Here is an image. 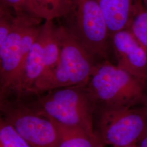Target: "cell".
<instances>
[{
  "label": "cell",
  "mask_w": 147,
  "mask_h": 147,
  "mask_svg": "<svg viewBox=\"0 0 147 147\" xmlns=\"http://www.w3.org/2000/svg\"><path fill=\"white\" fill-rule=\"evenodd\" d=\"M87 84L53 89L32 95L34 99L30 101L23 99L39 115L65 125L81 127L90 136L98 138L94 130L96 106Z\"/></svg>",
  "instance_id": "1"
},
{
  "label": "cell",
  "mask_w": 147,
  "mask_h": 147,
  "mask_svg": "<svg viewBox=\"0 0 147 147\" xmlns=\"http://www.w3.org/2000/svg\"><path fill=\"white\" fill-rule=\"evenodd\" d=\"M87 87L96 109L147 105V81L107 59L95 64Z\"/></svg>",
  "instance_id": "2"
},
{
  "label": "cell",
  "mask_w": 147,
  "mask_h": 147,
  "mask_svg": "<svg viewBox=\"0 0 147 147\" xmlns=\"http://www.w3.org/2000/svg\"><path fill=\"white\" fill-rule=\"evenodd\" d=\"M57 31L61 47L58 64L51 72L37 80L28 96L87 84L93 71L95 58L63 25L57 26Z\"/></svg>",
  "instance_id": "3"
},
{
  "label": "cell",
  "mask_w": 147,
  "mask_h": 147,
  "mask_svg": "<svg viewBox=\"0 0 147 147\" xmlns=\"http://www.w3.org/2000/svg\"><path fill=\"white\" fill-rule=\"evenodd\" d=\"M16 11L14 26L0 44V100L11 95L21 65L39 35L34 28L26 30L37 17L24 9Z\"/></svg>",
  "instance_id": "4"
},
{
  "label": "cell",
  "mask_w": 147,
  "mask_h": 147,
  "mask_svg": "<svg viewBox=\"0 0 147 147\" xmlns=\"http://www.w3.org/2000/svg\"><path fill=\"white\" fill-rule=\"evenodd\" d=\"M147 130V105L101 108L95 111V133L105 147L137 144Z\"/></svg>",
  "instance_id": "5"
},
{
  "label": "cell",
  "mask_w": 147,
  "mask_h": 147,
  "mask_svg": "<svg viewBox=\"0 0 147 147\" xmlns=\"http://www.w3.org/2000/svg\"><path fill=\"white\" fill-rule=\"evenodd\" d=\"M63 26L95 59H106L110 34L105 16L96 0H73L62 17Z\"/></svg>",
  "instance_id": "6"
},
{
  "label": "cell",
  "mask_w": 147,
  "mask_h": 147,
  "mask_svg": "<svg viewBox=\"0 0 147 147\" xmlns=\"http://www.w3.org/2000/svg\"><path fill=\"white\" fill-rule=\"evenodd\" d=\"M2 117L32 147H58L53 122L39 115L22 99L0 100Z\"/></svg>",
  "instance_id": "7"
},
{
  "label": "cell",
  "mask_w": 147,
  "mask_h": 147,
  "mask_svg": "<svg viewBox=\"0 0 147 147\" xmlns=\"http://www.w3.org/2000/svg\"><path fill=\"white\" fill-rule=\"evenodd\" d=\"M120 68L140 79L147 81V51L126 28L110 37Z\"/></svg>",
  "instance_id": "8"
},
{
  "label": "cell",
  "mask_w": 147,
  "mask_h": 147,
  "mask_svg": "<svg viewBox=\"0 0 147 147\" xmlns=\"http://www.w3.org/2000/svg\"><path fill=\"white\" fill-rule=\"evenodd\" d=\"M105 16L110 34L126 29L134 11L136 0H96Z\"/></svg>",
  "instance_id": "9"
},
{
  "label": "cell",
  "mask_w": 147,
  "mask_h": 147,
  "mask_svg": "<svg viewBox=\"0 0 147 147\" xmlns=\"http://www.w3.org/2000/svg\"><path fill=\"white\" fill-rule=\"evenodd\" d=\"M73 0H23L22 9L42 20L62 18L70 10Z\"/></svg>",
  "instance_id": "10"
},
{
  "label": "cell",
  "mask_w": 147,
  "mask_h": 147,
  "mask_svg": "<svg viewBox=\"0 0 147 147\" xmlns=\"http://www.w3.org/2000/svg\"><path fill=\"white\" fill-rule=\"evenodd\" d=\"M55 127L58 147H105L100 140L81 127L68 126L49 119Z\"/></svg>",
  "instance_id": "11"
},
{
  "label": "cell",
  "mask_w": 147,
  "mask_h": 147,
  "mask_svg": "<svg viewBox=\"0 0 147 147\" xmlns=\"http://www.w3.org/2000/svg\"><path fill=\"white\" fill-rule=\"evenodd\" d=\"M40 33L42 37L45 62V71L42 76L50 73L56 67L60 58L61 47L57 26L55 24L53 20L45 21Z\"/></svg>",
  "instance_id": "12"
},
{
  "label": "cell",
  "mask_w": 147,
  "mask_h": 147,
  "mask_svg": "<svg viewBox=\"0 0 147 147\" xmlns=\"http://www.w3.org/2000/svg\"><path fill=\"white\" fill-rule=\"evenodd\" d=\"M127 28L147 51V9L140 1L135 5L134 13Z\"/></svg>",
  "instance_id": "13"
},
{
  "label": "cell",
  "mask_w": 147,
  "mask_h": 147,
  "mask_svg": "<svg viewBox=\"0 0 147 147\" xmlns=\"http://www.w3.org/2000/svg\"><path fill=\"white\" fill-rule=\"evenodd\" d=\"M0 147H32L2 117L0 119Z\"/></svg>",
  "instance_id": "14"
},
{
  "label": "cell",
  "mask_w": 147,
  "mask_h": 147,
  "mask_svg": "<svg viewBox=\"0 0 147 147\" xmlns=\"http://www.w3.org/2000/svg\"><path fill=\"white\" fill-rule=\"evenodd\" d=\"M16 18V13L14 9L0 3V44L10 33Z\"/></svg>",
  "instance_id": "15"
},
{
  "label": "cell",
  "mask_w": 147,
  "mask_h": 147,
  "mask_svg": "<svg viewBox=\"0 0 147 147\" xmlns=\"http://www.w3.org/2000/svg\"><path fill=\"white\" fill-rule=\"evenodd\" d=\"M23 0H0V3L16 11L22 9Z\"/></svg>",
  "instance_id": "16"
},
{
  "label": "cell",
  "mask_w": 147,
  "mask_h": 147,
  "mask_svg": "<svg viewBox=\"0 0 147 147\" xmlns=\"http://www.w3.org/2000/svg\"><path fill=\"white\" fill-rule=\"evenodd\" d=\"M138 147H147V130L139 141L137 143Z\"/></svg>",
  "instance_id": "17"
},
{
  "label": "cell",
  "mask_w": 147,
  "mask_h": 147,
  "mask_svg": "<svg viewBox=\"0 0 147 147\" xmlns=\"http://www.w3.org/2000/svg\"><path fill=\"white\" fill-rule=\"evenodd\" d=\"M140 1L143 6L147 9V0H138V1Z\"/></svg>",
  "instance_id": "18"
},
{
  "label": "cell",
  "mask_w": 147,
  "mask_h": 147,
  "mask_svg": "<svg viewBox=\"0 0 147 147\" xmlns=\"http://www.w3.org/2000/svg\"><path fill=\"white\" fill-rule=\"evenodd\" d=\"M123 147H138V146H137V144H132V145H130V146H127Z\"/></svg>",
  "instance_id": "19"
},
{
  "label": "cell",
  "mask_w": 147,
  "mask_h": 147,
  "mask_svg": "<svg viewBox=\"0 0 147 147\" xmlns=\"http://www.w3.org/2000/svg\"><path fill=\"white\" fill-rule=\"evenodd\" d=\"M138 1V0H136V2H137Z\"/></svg>",
  "instance_id": "20"
}]
</instances>
